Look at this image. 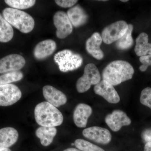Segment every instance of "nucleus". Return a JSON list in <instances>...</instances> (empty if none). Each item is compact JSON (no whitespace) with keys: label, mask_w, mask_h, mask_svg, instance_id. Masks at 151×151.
Wrapping results in <instances>:
<instances>
[{"label":"nucleus","mask_w":151,"mask_h":151,"mask_svg":"<svg viewBox=\"0 0 151 151\" xmlns=\"http://www.w3.org/2000/svg\"><path fill=\"white\" fill-rule=\"evenodd\" d=\"M74 144L75 147L81 151H105L102 148L82 139L76 140Z\"/></svg>","instance_id":"nucleus-25"},{"label":"nucleus","mask_w":151,"mask_h":151,"mask_svg":"<svg viewBox=\"0 0 151 151\" xmlns=\"http://www.w3.org/2000/svg\"><path fill=\"white\" fill-rule=\"evenodd\" d=\"M95 93L103 97L108 103L117 104L120 101V97L113 85L103 80L94 87Z\"/></svg>","instance_id":"nucleus-12"},{"label":"nucleus","mask_w":151,"mask_h":151,"mask_svg":"<svg viewBox=\"0 0 151 151\" xmlns=\"http://www.w3.org/2000/svg\"><path fill=\"white\" fill-rule=\"evenodd\" d=\"M133 28V25L128 24V29L127 32L120 39L116 41V46L118 50H127L132 47L134 44V40L132 37Z\"/></svg>","instance_id":"nucleus-22"},{"label":"nucleus","mask_w":151,"mask_h":151,"mask_svg":"<svg viewBox=\"0 0 151 151\" xmlns=\"http://www.w3.org/2000/svg\"><path fill=\"white\" fill-rule=\"evenodd\" d=\"M139 60L142 65H145L146 67L151 66V55L141 56Z\"/></svg>","instance_id":"nucleus-28"},{"label":"nucleus","mask_w":151,"mask_h":151,"mask_svg":"<svg viewBox=\"0 0 151 151\" xmlns=\"http://www.w3.org/2000/svg\"><path fill=\"white\" fill-rule=\"evenodd\" d=\"M105 122L113 132H117L123 126H129L132 123L131 119L125 112L121 110H114L105 118Z\"/></svg>","instance_id":"nucleus-11"},{"label":"nucleus","mask_w":151,"mask_h":151,"mask_svg":"<svg viewBox=\"0 0 151 151\" xmlns=\"http://www.w3.org/2000/svg\"><path fill=\"white\" fill-rule=\"evenodd\" d=\"M22 93L17 86L13 84L0 85V106H8L17 102Z\"/></svg>","instance_id":"nucleus-7"},{"label":"nucleus","mask_w":151,"mask_h":151,"mask_svg":"<svg viewBox=\"0 0 151 151\" xmlns=\"http://www.w3.org/2000/svg\"><path fill=\"white\" fill-rule=\"evenodd\" d=\"M135 52L137 55L143 56L151 55V43H149L148 35L145 32L139 35L136 40Z\"/></svg>","instance_id":"nucleus-20"},{"label":"nucleus","mask_w":151,"mask_h":151,"mask_svg":"<svg viewBox=\"0 0 151 151\" xmlns=\"http://www.w3.org/2000/svg\"><path fill=\"white\" fill-rule=\"evenodd\" d=\"M53 20L56 28V36L58 38H65L72 33L73 26L65 12H57L53 16Z\"/></svg>","instance_id":"nucleus-8"},{"label":"nucleus","mask_w":151,"mask_h":151,"mask_svg":"<svg viewBox=\"0 0 151 151\" xmlns=\"http://www.w3.org/2000/svg\"><path fill=\"white\" fill-rule=\"evenodd\" d=\"M100 80L101 76L97 66L89 63L84 68V74L76 82V89L79 93H84L89 90L92 85L98 84Z\"/></svg>","instance_id":"nucleus-5"},{"label":"nucleus","mask_w":151,"mask_h":151,"mask_svg":"<svg viewBox=\"0 0 151 151\" xmlns=\"http://www.w3.org/2000/svg\"><path fill=\"white\" fill-rule=\"evenodd\" d=\"M128 0H122V1H121V2H128Z\"/></svg>","instance_id":"nucleus-33"},{"label":"nucleus","mask_w":151,"mask_h":151,"mask_svg":"<svg viewBox=\"0 0 151 151\" xmlns=\"http://www.w3.org/2000/svg\"><path fill=\"white\" fill-rule=\"evenodd\" d=\"M3 15L11 25L24 33L31 32L34 28V19L29 14L23 11L6 8L3 11Z\"/></svg>","instance_id":"nucleus-3"},{"label":"nucleus","mask_w":151,"mask_h":151,"mask_svg":"<svg viewBox=\"0 0 151 151\" xmlns=\"http://www.w3.org/2000/svg\"><path fill=\"white\" fill-rule=\"evenodd\" d=\"M19 138L18 132L12 127L0 129V149L9 148L13 145Z\"/></svg>","instance_id":"nucleus-18"},{"label":"nucleus","mask_w":151,"mask_h":151,"mask_svg":"<svg viewBox=\"0 0 151 151\" xmlns=\"http://www.w3.org/2000/svg\"><path fill=\"white\" fill-rule=\"evenodd\" d=\"M63 151H81L78 149L74 148H68L65 149Z\"/></svg>","instance_id":"nucleus-31"},{"label":"nucleus","mask_w":151,"mask_h":151,"mask_svg":"<svg viewBox=\"0 0 151 151\" xmlns=\"http://www.w3.org/2000/svg\"><path fill=\"white\" fill-rule=\"evenodd\" d=\"M0 151H12L9 148H4L0 149Z\"/></svg>","instance_id":"nucleus-32"},{"label":"nucleus","mask_w":151,"mask_h":151,"mask_svg":"<svg viewBox=\"0 0 151 151\" xmlns=\"http://www.w3.org/2000/svg\"><path fill=\"white\" fill-rule=\"evenodd\" d=\"M92 112V108L89 105L84 103L78 104L73 113V122L76 127L81 128L86 127Z\"/></svg>","instance_id":"nucleus-14"},{"label":"nucleus","mask_w":151,"mask_h":151,"mask_svg":"<svg viewBox=\"0 0 151 151\" xmlns=\"http://www.w3.org/2000/svg\"><path fill=\"white\" fill-rule=\"evenodd\" d=\"M71 145H72V146L74 145V143H72V144H71Z\"/></svg>","instance_id":"nucleus-34"},{"label":"nucleus","mask_w":151,"mask_h":151,"mask_svg":"<svg viewBox=\"0 0 151 151\" xmlns=\"http://www.w3.org/2000/svg\"><path fill=\"white\" fill-rule=\"evenodd\" d=\"M42 92L45 100L56 108L65 105L67 102L65 94L53 86L46 85L44 86Z\"/></svg>","instance_id":"nucleus-13"},{"label":"nucleus","mask_w":151,"mask_h":151,"mask_svg":"<svg viewBox=\"0 0 151 151\" xmlns=\"http://www.w3.org/2000/svg\"><path fill=\"white\" fill-rule=\"evenodd\" d=\"M57 133L55 127H40L35 132L36 137L40 139L41 145L47 147L52 142Z\"/></svg>","instance_id":"nucleus-19"},{"label":"nucleus","mask_w":151,"mask_h":151,"mask_svg":"<svg viewBox=\"0 0 151 151\" xmlns=\"http://www.w3.org/2000/svg\"><path fill=\"white\" fill-rule=\"evenodd\" d=\"M128 24L124 21H119L105 27L101 34L103 42L110 44L120 39L127 32Z\"/></svg>","instance_id":"nucleus-6"},{"label":"nucleus","mask_w":151,"mask_h":151,"mask_svg":"<svg viewBox=\"0 0 151 151\" xmlns=\"http://www.w3.org/2000/svg\"><path fill=\"white\" fill-rule=\"evenodd\" d=\"M67 14L72 26L75 27L85 24L88 20V15L79 5L74 6L68 10Z\"/></svg>","instance_id":"nucleus-17"},{"label":"nucleus","mask_w":151,"mask_h":151,"mask_svg":"<svg viewBox=\"0 0 151 151\" xmlns=\"http://www.w3.org/2000/svg\"><path fill=\"white\" fill-rule=\"evenodd\" d=\"M56 4L63 8H70L77 3L76 0H56L55 1Z\"/></svg>","instance_id":"nucleus-27"},{"label":"nucleus","mask_w":151,"mask_h":151,"mask_svg":"<svg viewBox=\"0 0 151 151\" xmlns=\"http://www.w3.org/2000/svg\"><path fill=\"white\" fill-rule=\"evenodd\" d=\"M144 151H151V142H148L146 143Z\"/></svg>","instance_id":"nucleus-29"},{"label":"nucleus","mask_w":151,"mask_h":151,"mask_svg":"<svg viewBox=\"0 0 151 151\" xmlns=\"http://www.w3.org/2000/svg\"><path fill=\"white\" fill-rule=\"evenodd\" d=\"M141 103L151 109V88L147 87L141 92Z\"/></svg>","instance_id":"nucleus-26"},{"label":"nucleus","mask_w":151,"mask_h":151,"mask_svg":"<svg viewBox=\"0 0 151 151\" xmlns=\"http://www.w3.org/2000/svg\"><path fill=\"white\" fill-rule=\"evenodd\" d=\"M82 134L86 139L102 145L109 144L112 139V135L109 130L99 127L85 129L82 132Z\"/></svg>","instance_id":"nucleus-10"},{"label":"nucleus","mask_w":151,"mask_h":151,"mask_svg":"<svg viewBox=\"0 0 151 151\" xmlns=\"http://www.w3.org/2000/svg\"><path fill=\"white\" fill-rule=\"evenodd\" d=\"M102 41V37L98 32L93 33L86 41V51L93 57L97 60L102 59L104 57V53L100 48Z\"/></svg>","instance_id":"nucleus-16"},{"label":"nucleus","mask_w":151,"mask_h":151,"mask_svg":"<svg viewBox=\"0 0 151 151\" xmlns=\"http://www.w3.org/2000/svg\"><path fill=\"white\" fill-rule=\"evenodd\" d=\"M13 36L14 30L12 25L0 14V42H8Z\"/></svg>","instance_id":"nucleus-21"},{"label":"nucleus","mask_w":151,"mask_h":151,"mask_svg":"<svg viewBox=\"0 0 151 151\" xmlns=\"http://www.w3.org/2000/svg\"><path fill=\"white\" fill-rule=\"evenodd\" d=\"M56 42L52 40H46L40 42L36 45L33 50L36 59L42 60L53 54L56 50Z\"/></svg>","instance_id":"nucleus-15"},{"label":"nucleus","mask_w":151,"mask_h":151,"mask_svg":"<svg viewBox=\"0 0 151 151\" xmlns=\"http://www.w3.org/2000/svg\"><path fill=\"white\" fill-rule=\"evenodd\" d=\"M5 2L12 8L25 9L32 7L36 3L35 0H6Z\"/></svg>","instance_id":"nucleus-24"},{"label":"nucleus","mask_w":151,"mask_h":151,"mask_svg":"<svg viewBox=\"0 0 151 151\" xmlns=\"http://www.w3.org/2000/svg\"><path fill=\"white\" fill-rule=\"evenodd\" d=\"M134 73L133 66L129 62L116 60L110 63L103 70V80L116 86L132 79Z\"/></svg>","instance_id":"nucleus-1"},{"label":"nucleus","mask_w":151,"mask_h":151,"mask_svg":"<svg viewBox=\"0 0 151 151\" xmlns=\"http://www.w3.org/2000/svg\"><path fill=\"white\" fill-rule=\"evenodd\" d=\"M23 78V74L19 70L5 73L0 76V85L10 84L12 82L20 81Z\"/></svg>","instance_id":"nucleus-23"},{"label":"nucleus","mask_w":151,"mask_h":151,"mask_svg":"<svg viewBox=\"0 0 151 151\" xmlns=\"http://www.w3.org/2000/svg\"><path fill=\"white\" fill-rule=\"evenodd\" d=\"M34 115L36 122L41 127H58L63 122L62 113L47 102L37 104L35 109Z\"/></svg>","instance_id":"nucleus-2"},{"label":"nucleus","mask_w":151,"mask_h":151,"mask_svg":"<svg viewBox=\"0 0 151 151\" xmlns=\"http://www.w3.org/2000/svg\"><path fill=\"white\" fill-rule=\"evenodd\" d=\"M147 69V67H146L145 65H141L139 67L140 70L141 71H143V72L146 71Z\"/></svg>","instance_id":"nucleus-30"},{"label":"nucleus","mask_w":151,"mask_h":151,"mask_svg":"<svg viewBox=\"0 0 151 151\" xmlns=\"http://www.w3.org/2000/svg\"><path fill=\"white\" fill-rule=\"evenodd\" d=\"M25 64V60L22 55H9L0 59V73L19 70L24 67Z\"/></svg>","instance_id":"nucleus-9"},{"label":"nucleus","mask_w":151,"mask_h":151,"mask_svg":"<svg viewBox=\"0 0 151 151\" xmlns=\"http://www.w3.org/2000/svg\"><path fill=\"white\" fill-rule=\"evenodd\" d=\"M54 60L58 65L59 70L63 72L78 69L83 62L81 55L68 49L58 52L55 55Z\"/></svg>","instance_id":"nucleus-4"}]
</instances>
